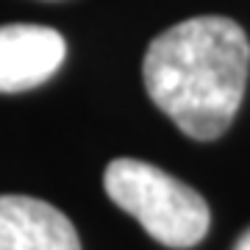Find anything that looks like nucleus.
I'll list each match as a JSON object with an SVG mask.
<instances>
[{"label": "nucleus", "mask_w": 250, "mask_h": 250, "mask_svg": "<svg viewBox=\"0 0 250 250\" xmlns=\"http://www.w3.org/2000/svg\"><path fill=\"white\" fill-rule=\"evenodd\" d=\"M250 70V42L239 22L217 14L161 31L145 53L150 100L189 139L211 142L231 128Z\"/></svg>", "instance_id": "nucleus-1"}, {"label": "nucleus", "mask_w": 250, "mask_h": 250, "mask_svg": "<svg viewBox=\"0 0 250 250\" xmlns=\"http://www.w3.org/2000/svg\"><path fill=\"white\" fill-rule=\"evenodd\" d=\"M103 187L111 203L167 248H195L208 231V203L184 181L147 161L114 159L103 172Z\"/></svg>", "instance_id": "nucleus-2"}, {"label": "nucleus", "mask_w": 250, "mask_h": 250, "mask_svg": "<svg viewBox=\"0 0 250 250\" xmlns=\"http://www.w3.org/2000/svg\"><path fill=\"white\" fill-rule=\"evenodd\" d=\"M233 250H250V231L242 233V239L236 242V248H233Z\"/></svg>", "instance_id": "nucleus-5"}, {"label": "nucleus", "mask_w": 250, "mask_h": 250, "mask_svg": "<svg viewBox=\"0 0 250 250\" xmlns=\"http://www.w3.org/2000/svg\"><path fill=\"white\" fill-rule=\"evenodd\" d=\"M0 250H81V239L56 206L28 195H0Z\"/></svg>", "instance_id": "nucleus-4"}, {"label": "nucleus", "mask_w": 250, "mask_h": 250, "mask_svg": "<svg viewBox=\"0 0 250 250\" xmlns=\"http://www.w3.org/2000/svg\"><path fill=\"white\" fill-rule=\"evenodd\" d=\"M67 56V42L45 25H0V92L34 89L45 83Z\"/></svg>", "instance_id": "nucleus-3"}]
</instances>
